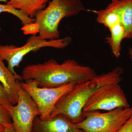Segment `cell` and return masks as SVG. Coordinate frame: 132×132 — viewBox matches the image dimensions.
<instances>
[{"mask_svg": "<svg viewBox=\"0 0 132 132\" xmlns=\"http://www.w3.org/2000/svg\"><path fill=\"white\" fill-rule=\"evenodd\" d=\"M72 39L70 37L57 39L45 40L39 35H32L22 46L13 45H0V57L7 62V67L18 78L20 81H22L23 80L22 76L16 73L14 69L19 67L26 55L32 52H36L42 48H64L69 45Z\"/></svg>", "mask_w": 132, "mask_h": 132, "instance_id": "obj_4", "label": "cell"}, {"mask_svg": "<svg viewBox=\"0 0 132 132\" xmlns=\"http://www.w3.org/2000/svg\"><path fill=\"white\" fill-rule=\"evenodd\" d=\"M111 35L106 38V42L111 47L114 56L119 57L121 50V43L125 39L126 34L125 28L121 23H119L109 29Z\"/></svg>", "mask_w": 132, "mask_h": 132, "instance_id": "obj_14", "label": "cell"}, {"mask_svg": "<svg viewBox=\"0 0 132 132\" xmlns=\"http://www.w3.org/2000/svg\"><path fill=\"white\" fill-rule=\"evenodd\" d=\"M3 12L9 13L16 16L21 21L23 26L34 22L35 21V18L29 17L22 10L16 9L6 4H0V14Z\"/></svg>", "mask_w": 132, "mask_h": 132, "instance_id": "obj_15", "label": "cell"}, {"mask_svg": "<svg viewBox=\"0 0 132 132\" xmlns=\"http://www.w3.org/2000/svg\"><path fill=\"white\" fill-rule=\"evenodd\" d=\"M21 30L23 34L26 35H37L39 32V28L35 21L23 26L21 28Z\"/></svg>", "mask_w": 132, "mask_h": 132, "instance_id": "obj_18", "label": "cell"}, {"mask_svg": "<svg viewBox=\"0 0 132 132\" xmlns=\"http://www.w3.org/2000/svg\"><path fill=\"white\" fill-rule=\"evenodd\" d=\"M130 107L125 93L119 83H110L102 86L93 93L85 104L82 112L109 111L118 108Z\"/></svg>", "mask_w": 132, "mask_h": 132, "instance_id": "obj_7", "label": "cell"}, {"mask_svg": "<svg viewBox=\"0 0 132 132\" xmlns=\"http://www.w3.org/2000/svg\"><path fill=\"white\" fill-rule=\"evenodd\" d=\"M86 10L80 0H52L45 9L36 15L39 35L45 40L60 39L59 27L64 18L75 16Z\"/></svg>", "mask_w": 132, "mask_h": 132, "instance_id": "obj_3", "label": "cell"}, {"mask_svg": "<svg viewBox=\"0 0 132 132\" xmlns=\"http://www.w3.org/2000/svg\"><path fill=\"white\" fill-rule=\"evenodd\" d=\"M123 72L122 68H116L107 73L97 75L91 79L76 84L58 101L50 118L62 114L75 125L80 123L85 118L82 109L92 95L104 85L119 83Z\"/></svg>", "mask_w": 132, "mask_h": 132, "instance_id": "obj_2", "label": "cell"}, {"mask_svg": "<svg viewBox=\"0 0 132 132\" xmlns=\"http://www.w3.org/2000/svg\"><path fill=\"white\" fill-rule=\"evenodd\" d=\"M116 132H132V115Z\"/></svg>", "mask_w": 132, "mask_h": 132, "instance_id": "obj_19", "label": "cell"}, {"mask_svg": "<svg viewBox=\"0 0 132 132\" xmlns=\"http://www.w3.org/2000/svg\"><path fill=\"white\" fill-rule=\"evenodd\" d=\"M93 69L69 59L60 64L54 59L29 65L23 69V80H32L40 87L52 88L70 83L78 84L97 76Z\"/></svg>", "mask_w": 132, "mask_h": 132, "instance_id": "obj_1", "label": "cell"}, {"mask_svg": "<svg viewBox=\"0 0 132 132\" xmlns=\"http://www.w3.org/2000/svg\"><path fill=\"white\" fill-rule=\"evenodd\" d=\"M4 61L0 57V82L6 91L11 104L16 105L18 101L19 79L5 65Z\"/></svg>", "mask_w": 132, "mask_h": 132, "instance_id": "obj_10", "label": "cell"}, {"mask_svg": "<svg viewBox=\"0 0 132 132\" xmlns=\"http://www.w3.org/2000/svg\"><path fill=\"white\" fill-rule=\"evenodd\" d=\"M5 128L6 127L4 126L0 125V132H3L5 130Z\"/></svg>", "mask_w": 132, "mask_h": 132, "instance_id": "obj_21", "label": "cell"}, {"mask_svg": "<svg viewBox=\"0 0 132 132\" xmlns=\"http://www.w3.org/2000/svg\"><path fill=\"white\" fill-rule=\"evenodd\" d=\"M114 3L121 24L125 28V39L132 38V0H111Z\"/></svg>", "mask_w": 132, "mask_h": 132, "instance_id": "obj_11", "label": "cell"}, {"mask_svg": "<svg viewBox=\"0 0 132 132\" xmlns=\"http://www.w3.org/2000/svg\"><path fill=\"white\" fill-rule=\"evenodd\" d=\"M8 2V1L7 0H0V2H3L7 3Z\"/></svg>", "mask_w": 132, "mask_h": 132, "instance_id": "obj_23", "label": "cell"}, {"mask_svg": "<svg viewBox=\"0 0 132 132\" xmlns=\"http://www.w3.org/2000/svg\"><path fill=\"white\" fill-rule=\"evenodd\" d=\"M3 132H16L13 125L9 127H6Z\"/></svg>", "mask_w": 132, "mask_h": 132, "instance_id": "obj_20", "label": "cell"}, {"mask_svg": "<svg viewBox=\"0 0 132 132\" xmlns=\"http://www.w3.org/2000/svg\"><path fill=\"white\" fill-rule=\"evenodd\" d=\"M31 132H85L64 116L59 114L47 120L39 116L34 121Z\"/></svg>", "mask_w": 132, "mask_h": 132, "instance_id": "obj_9", "label": "cell"}, {"mask_svg": "<svg viewBox=\"0 0 132 132\" xmlns=\"http://www.w3.org/2000/svg\"><path fill=\"white\" fill-rule=\"evenodd\" d=\"M49 0H10L7 5L21 10L27 15L35 18L39 11L45 9Z\"/></svg>", "mask_w": 132, "mask_h": 132, "instance_id": "obj_12", "label": "cell"}, {"mask_svg": "<svg viewBox=\"0 0 132 132\" xmlns=\"http://www.w3.org/2000/svg\"><path fill=\"white\" fill-rule=\"evenodd\" d=\"M20 82L18 81V101L9 112L16 132H31L34 121L40 113L36 103Z\"/></svg>", "mask_w": 132, "mask_h": 132, "instance_id": "obj_8", "label": "cell"}, {"mask_svg": "<svg viewBox=\"0 0 132 132\" xmlns=\"http://www.w3.org/2000/svg\"><path fill=\"white\" fill-rule=\"evenodd\" d=\"M87 11L97 14V21L99 24L104 25L109 29L120 23L119 14L116 11L114 3L111 1L105 9L95 10H88Z\"/></svg>", "mask_w": 132, "mask_h": 132, "instance_id": "obj_13", "label": "cell"}, {"mask_svg": "<svg viewBox=\"0 0 132 132\" xmlns=\"http://www.w3.org/2000/svg\"><path fill=\"white\" fill-rule=\"evenodd\" d=\"M0 105L6 109L10 112L13 105L10 101L6 91L0 82Z\"/></svg>", "mask_w": 132, "mask_h": 132, "instance_id": "obj_17", "label": "cell"}, {"mask_svg": "<svg viewBox=\"0 0 132 132\" xmlns=\"http://www.w3.org/2000/svg\"><path fill=\"white\" fill-rule=\"evenodd\" d=\"M12 125V118L9 111L0 105V125L9 127Z\"/></svg>", "mask_w": 132, "mask_h": 132, "instance_id": "obj_16", "label": "cell"}, {"mask_svg": "<svg viewBox=\"0 0 132 132\" xmlns=\"http://www.w3.org/2000/svg\"><path fill=\"white\" fill-rule=\"evenodd\" d=\"M85 118L75 124L85 132H116L132 115V107H120L107 112H83Z\"/></svg>", "mask_w": 132, "mask_h": 132, "instance_id": "obj_5", "label": "cell"}, {"mask_svg": "<svg viewBox=\"0 0 132 132\" xmlns=\"http://www.w3.org/2000/svg\"><path fill=\"white\" fill-rule=\"evenodd\" d=\"M20 83L36 103L40 113L39 117L43 120L50 119L58 101L76 85L70 83L58 87L47 88L39 87L32 80L20 81Z\"/></svg>", "mask_w": 132, "mask_h": 132, "instance_id": "obj_6", "label": "cell"}, {"mask_svg": "<svg viewBox=\"0 0 132 132\" xmlns=\"http://www.w3.org/2000/svg\"><path fill=\"white\" fill-rule=\"evenodd\" d=\"M129 54L130 55V58L132 60V49L131 48H129Z\"/></svg>", "mask_w": 132, "mask_h": 132, "instance_id": "obj_22", "label": "cell"}]
</instances>
